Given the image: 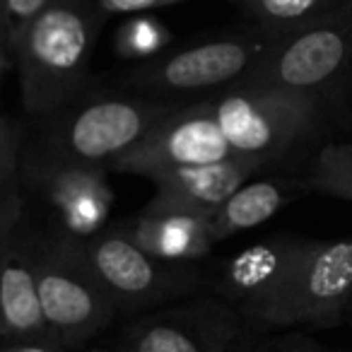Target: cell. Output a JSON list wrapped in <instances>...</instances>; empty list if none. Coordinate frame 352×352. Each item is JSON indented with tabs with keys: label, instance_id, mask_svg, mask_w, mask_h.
Here are the masks:
<instances>
[{
	"label": "cell",
	"instance_id": "obj_1",
	"mask_svg": "<svg viewBox=\"0 0 352 352\" xmlns=\"http://www.w3.org/2000/svg\"><path fill=\"white\" fill-rule=\"evenodd\" d=\"M171 104L131 97H73L25 131L22 164L107 169L171 111Z\"/></svg>",
	"mask_w": 352,
	"mask_h": 352
},
{
	"label": "cell",
	"instance_id": "obj_2",
	"mask_svg": "<svg viewBox=\"0 0 352 352\" xmlns=\"http://www.w3.org/2000/svg\"><path fill=\"white\" fill-rule=\"evenodd\" d=\"M206 109L236 157L278 164L318 135V97L283 87L246 85L208 99Z\"/></svg>",
	"mask_w": 352,
	"mask_h": 352
},
{
	"label": "cell",
	"instance_id": "obj_3",
	"mask_svg": "<svg viewBox=\"0 0 352 352\" xmlns=\"http://www.w3.org/2000/svg\"><path fill=\"white\" fill-rule=\"evenodd\" d=\"M36 236V289L46 328L70 352H80L118 318L85 244L63 236Z\"/></svg>",
	"mask_w": 352,
	"mask_h": 352
},
{
	"label": "cell",
	"instance_id": "obj_4",
	"mask_svg": "<svg viewBox=\"0 0 352 352\" xmlns=\"http://www.w3.org/2000/svg\"><path fill=\"white\" fill-rule=\"evenodd\" d=\"M85 251L118 316H138L212 289V275L208 270L196 263L157 258L123 225L94 234L85 241Z\"/></svg>",
	"mask_w": 352,
	"mask_h": 352
},
{
	"label": "cell",
	"instance_id": "obj_5",
	"mask_svg": "<svg viewBox=\"0 0 352 352\" xmlns=\"http://www.w3.org/2000/svg\"><path fill=\"white\" fill-rule=\"evenodd\" d=\"M254 323L215 292L138 314L123 326V352H230Z\"/></svg>",
	"mask_w": 352,
	"mask_h": 352
},
{
	"label": "cell",
	"instance_id": "obj_6",
	"mask_svg": "<svg viewBox=\"0 0 352 352\" xmlns=\"http://www.w3.org/2000/svg\"><path fill=\"white\" fill-rule=\"evenodd\" d=\"M89 32L73 10H46L32 22L22 54V94L30 116L39 118L78 97Z\"/></svg>",
	"mask_w": 352,
	"mask_h": 352
},
{
	"label": "cell",
	"instance_id": "obj_7",
	"mask_svg": "<svg viewBox=\"0 0 352 352\" xmlns=\"http://www.w3.org/2000/svg\"><path fill=\"white\" fill-rule=\"evenodd\" d=\"M107 169L87 166H27L22 164L25 206L34 203L46 227L41 234L89 241L107 230L113 193Z\"/></svg>",
	"mask_w": 352,
	"mask_h": 352
},
{
	"label": "cell",
	"instance_id": "obj_8",
	"mask_svg": "<svg viewBox=\"0 0 352 352\" xmlns=\"http://www.w3.org/2000/svg\"><path fill=\"white\" fill-rule=\"evenodd\" d=\"M352 321V236L309 239L270 328H331Z\"/></svg>",
	"mask_w": 352,
	"mask_h": 352
},
{
	"label": "cell",
	"instance_id": "obj_9",
	"mask_svg": "<svg viewBox=\"0 0 352 352\" xmlns=\"http://www.w3.org/2000/svg\"><path fill=\"white\" fill-rule=\"evenodd\" d=\"M307 246L309 239L302 236L256 241L222 263L217 275H212L210 292L230 302L254 326L270 328Z\"/></svg>",
	"mask_w": 352,
	"mask_h": 352
},
{
	"label": "cell",
	"instance_id": "obj_10",
	"mask_svg": "<svg viewBox=\"0 0 352 352\" xmlns=\"http://www.w3.org/2000/svg\"><path fill=\"white\" fill-rule=\"evenodd\" d=\"M232 157H236L234 150L206 109V102H198L166 111L111 171L135 174L150 182L162 171L212 164Z\"/></svg>",
	"mask_w": 352,
	"mask_h": 352
},
{
	"label": "cell",
	"instance_id": "obj_11",
	"mask_svg": "<svg viewBox=\"0 0 352 352\" xmlns=\"http://www.w3.org/2000/svg\"><path fill=\"white\" fill-rule=\"evenodd\" d=\"M352 65V30H309L280 49L246 85L311 94L333 85Z\"/></svg>",
	"mask_w": 352,
	"mask_h": 352
},
{
	"label": "cell",
	"instance_id": "obj_12",
	"mask_svg": "<svg viewBox=\"0 0 352 352\" xmlns=\"http://www.w3.org/2000/svg\"><path fill=\"white\" fill-rule=\"evenodd\" d=\"M256 51L241 41H212L179 51L150 68L138 82L155 92H201L217 89L246 78Z\"/></svg>",
	"mask_w": 352,
	"mask_h": 352
},
{
	"label": "cell",
	"instance_id": "obj_13",
	"mask_svg": "<svg viewBox=\"0 0 352 352\" xmlns=\"http://www.w3.org/2000/svg\"><path fill=\"white\" fill-rule=\"evenodd\" d=\"M49 333L36 289V236L22 227L0 251V340Z\"/></svg>",
	"mask_w": 352,
	"mask_h": 352
},
{
	"label": "cell",
	"instance_id": "obj_14",
	"mask_svg": "<svg viewBox=\"0 0 352 352\" xmlns=\"http://www.w3.org/2000/svg\"><path fill=\"white\" fill-rule=\"evenodd\" d=\"M145 251L176 263H198L212 251L210 215L152 196L140 215L123 225Z\"/></svg>",
	"mask_w": 352,
	"mask_h": 352
},
{
	"label": "cell",
	"instance_id": "obj_15",
	"mask_svg": "<svg viewBox=\"0 0 352 352\" xmlns=\"http://www.w3.org/2000/svg\"><path fill=\"white\" fill-rule=\"evenodd\" d=\"M268 164L244 157H232L212 164L186 166V169H171L152 176L150 184L155 186V198L174 206L191 208L203 215H212L232 193L254 179Z\"/></svg>",
	"mask_w": 352,
	"mask_h": 352
},
{
	"label": "cell",
	"instance_id": "obj_16",
	"mask_svg": "<svg viewBox=\"0 0 352 352\" xmlns=\"http://www.w3.org/2000/svg\"><path fill=\"white\" fill-rule=\"evenodd\" d=\"M294 198V182L283 176L249 179L210 215V236L215 244L239 232L254 230L280 212Z\"/></svg>",
	"mask_w": 352,
	"mask_h": 352
},
{
	"label": "cell",
	"instance_id": "obj_17",
	"mask_svg": "<svg viewBox=\"0 0 352 352\" xmlns=\"http://www.w3.org/2000/svg\"><path fill=\"white\" fill-rule=\"evenodd\" d=\"M22 145L25 126L0 116V244L10 239L25 222Z\"/></svg>",
	"mask_w": 352,
	"mask_h": 352
},
{
	"label": "cell",
	"instance_id": "obj_18",
	"mask_svg": "<svg viewBox=\"0 0 352 352\" xmlns=\"http://www.w3.org/2000/svg\"><path fill=\"white\" fill-rule=\"evenodd\" d=\"M307 186L323 196L352 203V140L323 142L314 152Z\"/></svg>",
	"mask_w": 352,
	"mask_h": 352
},
{
	"label": "cell",
	"instance_id": "obj_19",
	"mask_svg": "<svg viewBox=\"0 0 352 352\" xmlns=\"http://www.w3.org/2000/svg\"><path fill=\"white\" fill-rule=\"evenodd\" d=\"M230 352H328L318 340L299 331H287L268 338H244Z\"/></svg>",
	"mask_w": 352,
	"mask_h": 352
},
{
	"label": "cell",
	"instance_id": "obj_20",
	"mask_svg": "<svg viewBox=\"0 0 352 352\" xmlns=\"http://www.w3.org/2000/svg\"><path fill=\"white\" fill-rule=\"evenodd\" d=\"M0 352H70V350L58 338L51 336V333H41V336L0 340Z\"/></svg>",
	"mask_w": 352,
	"mask_h": 352
},
{
	"label": "cell",
	"instance_id": "obj_21",
	"mask_svg": "<svg viewBox=\"0 0 352 352\" xmlns=\"http://www.w3.org/2000/svg\"><path fill=\"white\" fill-rule=\"evenodd\" d=\"M160 32L150 22H138L131 27V36H128V46H131L133 54H152V51L160 49Z\"/></svg>",
	"mask_w": 352,
	"mask_h": 352
},
{
	"label": "cell",
	"instance_id": "obj_22",
	"mask_svg": "<svg viewBox=\"0 0 352 352\" xmlns=\"http://www.w3.org/2000/svg\"><path fill=\"white\" fill-rule=\"evenodd\" d=\"M316 0H261L263 10L270 17H278V20H294V17H302L304 12H309L314 8Z\"/></svg>",
	"mask_w": 352,
	"mask_h": 352
},
{
	"label": "cell",
	"instance_id": "obj_23",
	"mask_svg": "<svg viewBox=\"0 0 352 352\" xmlns=\"http://www.w3.org/2000/svg\"><path fill=\"white\" fill-rule=\"evenodd\" d=\"M160 0H102V6L111 12H138L152 8Z\"/></svg>",
	"mask_w": 352,
	"mask_h": 352
},
{
	"label": "cell",
	"instance_id": "obj_24",
	"mask_svg": "<svg viewBox=\"0 0 352 352\" xmlns=\"http://www.w3.org/2000/svg\"><path fill=\"white\" fill-rule=\"evenodd\" d=\"M44 3L46 0H8V8H10L12 15H17L20 20H27V17L39 15Z\"/></svg>",
	"mask_w": 352,
	"mask_h": 352
},
{
	"label": "cell",
	"instance_id": "obj_25",
	"mask_svg": "<svg viewBox=\"0 0 352 352\" xmlns=\"http://www.w3.org/2000/svg\"><path fill=\"white\" fill-rule=\"evenodd\" d=\"M82 352H123V350H109V347H89V350H82Z\"/></svg>",
	"mask_w": 352,
	"mask_h": 352
},
{
	"label": "cell",
	"instance_id": "obj_26",
	"mask_svg": "<svg viewBox=\"0 0 352 352\" xmlns=\"http://www.w3.org/2000/svg\"><path fill=\"white\" fill-rule=\"evenodd\" d=\"M3 246H6V241H3V244H0V251H3Z\"/></svg>",
	"mask_w": 352,
	"mask_h": 352
}]
</instances>
